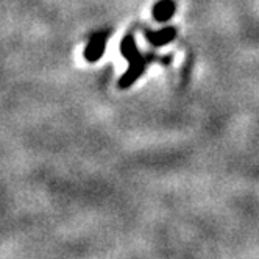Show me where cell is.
Instances as JSON below:
<instances>
[{"label":"cell","mask_w":259,"mask_h":259,"mask_svg":"<svg viewBox=\"0 0 259 259\" xmlns=\"http://www.w3.org/2000/svg\"><path fill=\"white\" fill-rule=\"evenodd\" d=\"M109 38V31H99L89 39L84 49V58L89 63H96L102 58V55L106 50V41Z\"/></svg>","instance_id":"obj_1"},{"label":"cell","mask_w":259,"mask_h":259,"mask_svg":"<svg viewBox=\"0 0 259 259\" xmlns=\"http://www.w3.org/2000/svg\"><path fill=\"white\" fill-rule=\"evenodd\" d=\"M145 64H147V61H145V58L142 57V55H141L139 58L130 61L128 69L123 72V75L119 78V88L120 89H128L130 86H133L135 81L144 73Z\"/></svg>","instance_id":"obj_2"},{"label":"cell","mask_w":259,"mask_h":259,"mask_svg":"<svg viewBox=\"0 0 259 259\" xmlns=\"http://www.w3.org/2000/svg\"><path fill=\"white\" fill-rule=\"evenodd\" d=\"M175 36H177L175 27H165L158 31H147V39L155 47H161V46L172 42L175 39Z\"/></svg>","instance_id":"obj_3"},{"label":"cell","mask_w":259,"mask_h":259,"mask_svg":"<svg viewBox=\"0 0 259 259\" xmlns=\"http://www.w3.org/2000/svg\"><path fill=\"white\" fill-rule=\"evenodd\" d=\"M177 11V5L174 0H159L153 7V17L158 22H167L170 21Z\"/></svg>","instance_id":"obj_4"},{"label":"cell","mask_w":259,"mask_h":259,"mask_svg":"<svg viewBox=\"0 0 259 259\" xmlns=\"http://www.w3.org/2000/svg\"><path fill=\"white\" fill-rule=\"evenodd\" d=\"M120 53L123 55V58L132 61V60H136L141 57V52L138 50V46H136V41H135V36L132 33H128L122 44H120Z\"/></svg>","instance_id":"obj_5"}]
</instances>
